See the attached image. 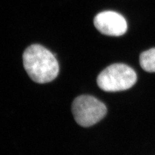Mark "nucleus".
<instances>
[{"mask_svg":"<svg viewBox=\"0 0 155 155\" xmlns=\"http://www.w3.org/2000/svg\"><path fill=\"white\" fill-rule=\"evenodd\" d=\"M23 61L29 77L38 84L52 81L59 73V64L55 56L41 45L28 47L23 52Z\"/></svg>","mask_w":155,"mask_h":155,"instance_id":"f257e3e1","label":"nucleus"},{"mask_svg":"<svg viewBox=\"0 0 155 155\" xmlns=\"http://www.w3.org/2000/svg\"><path fill=\"white\" fill-rule=\"evenodd\" d=\"M137 80V75L131 67L124 64L110 65L97 78V84L106 92H116L130 89Z\"/></svg>","mask_w":155,"mask_h":155,"instance_id":"f03ea898","label":"nucleus"},{"mask_svg":"<svg viewBox=\"0 0 155 155\" xmlns=\"http://www.w3.org/2000/svg\"><path fill=\"white\" fill-rule=\"evenodd\" d=\"M72 112L78 124L87 127L98 123L107 113L105 105L90 95H81L74 99Z\"/></svg>","mask_w":155,"mask_h":155,"instance_id":"7ed1b4c3","label":"nucleus"},{"mask_svg":"<svg viewBox=\"0 0 155 155\" xmlns=\"http://www.w3.org/2000/svg\"><path fill=\"white\" fill-rule=\"evenodd\" d=\"M94 24L100 32L110 36H122L127 30L125 19L114 11H104L98 14L94 19Z\"/></svg>","mask_w":155,"mask_h":155,"instance_id":"20e7f679","label":"nucleus"},{"mask_svg":"<svg viewBox=\"0 0 155 155\" xmlns=\"http://www.w3.org/2000/svg\"><path fill=\"white\" fill-rule=\"evenodd\" d=\"M140 64L149 72H155V48L143 52L140 56Z\"/></svg>","mask_w":155,"mask_h":155,"instance_id":"39448f33","label":"nucleus"}]
</instances>
